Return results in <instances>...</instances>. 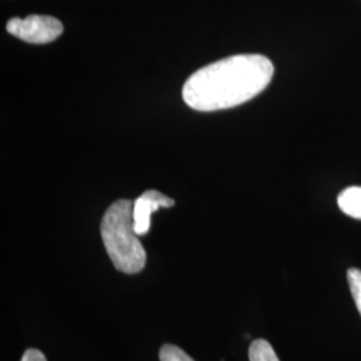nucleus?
Returning <instances> with one entry per match:
<instances>
[{
    "label": "nucleus",
    "mask_w": 361,
    "mask_h": 361,
    "mask_svg": "<svg viewBox=\"0 0 361 361\" xmlns=\"http://www.w3.org/2000/svg\"><path fill=\"white\" fill-rule=\"evenodd\" d=\"M159 360L161 361H194L185 350H182L177 345L165 344L159 350Z\"/></svg>",
    "instance_id": "nucleus-8"
},
{
    "label": "nucleus",
    "mask_w": 361,
    "mask_h": 361,
    "mask_svg": "<svg viewBox=\"0 0 361 361\" xmlns=\"http://www.w3.org/2000/svg\"><path fill=\"white\" fill-rule=\"evenodd\" d=\"M249 360L280 361L273 347L264 338H257L250 344V347H249Z\"/></svg>",
    "instance_id": "nucleus-6"
},
{
    "label": "nucleus",
    "mask_w": 361,
    "mask_h": 361,
    "mask_svg": "<svg viewBox=\"0 0 361 361\" xmlns=\"http://www.w3.org/2000/svg\"><path fill=\"white\" fill-rule=\"evenodd\" d=\"M347 279H348L349 288L352 292V296L355 300L356 308L361 314V271L356 268H350L347 273Z\"/></svg>",
    "instance_id": "nucleus-7"
},
{
    "label": "nucleus",
    "mask_w": 361,
    "mask_h": 361,
    "mask_svg": "<svg viewBox=\"0 0 361 361\" xmlns=\"http://www.w3.org/2000/svg\"><path fill=\"white\" fill-rule=\"evenodd\" d=\"M273 74L274 67L264 55H234L195 71L183 85L182 97L197 111L232 109L265 90Z\"/></svg>",
    "instance_id": "nucleus-1"
},
{
    "label": "nucleus",
    "mask_w": 361,
    "mask_h": 361,
    "mask_svg": "<svg viewBox=\"0 0 361 361\" xmlns=\"http://www.w3.org/2000/svg\"><path fill=\"white\" fill-rule=\"evenodd\" d=\"M7 31L27 43L46 44L62 35L63 25L49 15H28L25 19H10L7 22Z\"/></svg>",
    "instance_id": "nucleus-3"
},
{
    "label": "nucleus",
    "mask_w": 361,
    "mask_h": 361,
    "mask_svg": "<svg viewBox=\"0 0 361 361\" xmlns=\"http://www.w3.org/2000/svg\"><path fill=\"white\" fill-rule=\"evenodd\" d=\"M174 200L166 197L157 190H147L137 198L133 207L134 219V231L138 235H145L150 231L152 213L157 212L159 207H174Z\"/></svg>",
    "instance_id": "nucleus-4"
},
{
    "label": "nucleus",
    "mask_w": 361,
    "mask_h": 361,
    "mask_svg": "<svg viewBox=\"0 0 361 361\" xmlns=\"http://www.w3.org/2000/svg\"><path fill=\"white\" fill-rule=\"evenodd\" d=\"M337 205L352 219H361V188L350 186L337 197Z\"/></svg>",
    "instance_id": "nucleus-5"
},
{
    "label": "nucleus",
    "mask_w": 361,
    "mask_h": 361,
    "mask_svg": "<svg viewBox=\"0 0 361 361\" xmlns=\"http://www.w3.org/2000/svg\"><path fill=\"white\" fill-rule=\"evenodd\" d=\"M134 204L118 200L104 213L101 234L113 265L126 274L140 273L146 265V252L134 231Z\"/></svg>",
    "instance_id": "nucleus-2"
},
{
    "label": "nucleus",
    "mask_w": 361,
    "mask_h": 361,
    "mask_svg": "<svg viewBox=\"0 0 361 361\" xmlns=\"http://www.w3.org/2000/svg\"><path fill=\"white\" fill-rule=\"evenodd\" d=\"M20 361H47L46 356L39 349H27Z\"/></svg>",
    "instance_id": "nucleus-9"
}]
</instances>
